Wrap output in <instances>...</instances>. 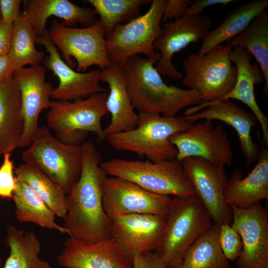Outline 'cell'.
Segmentation results:
<instances>
[{
  "instance_id": "6da1fadb",
  "label": "cell",
  "mask_w": 268,
  "mask_h": 268,
  "mask_svg": "<svg viewBox=\"0 0 268 268\" xmlns=\"http://www.w3.org/2000/svg\"><path fill=\"white\" fill-rule=\"evenodd\" d=\"M80 177L67 195V213L63 227L69 236L90 241L110 238L112 219L103 205L107 175L101 167V156L92 141L81 144Z\"/></svg>"
},
{
  "instance_id": "7a4b0ae2",
  "label": "cell",
  "mask_w": 268,
  "mask_h": 268,
  "mask_svg": "<svg viewBox=\"0 0 268 268\" xmlns=\"http://www.w3.org/2000/svg\"><path fill=\"white\" fill-rule=\"evenodd\" d=\"M160 57H129L123 65L127 78L128 93L139 113H154L175 117L182 109L202 103L199 92L168 85L164 82L154 65Z\"/></svg>"
},
{
  "instance_id": "3957f363",
  "label": "cell",
  "mask_w": 268,
  "mask_h": 268,
  "mask_svg": "<svg viewBox=\"0 0 268 268\" xmlns=\"http://www.w3.org/2000/svg\"><path fill=\"white\" fill-rule=\"evenodd\" d=\"M195 122L179 117H167L154 113H138L133 129L107 136L108 143L120 151L145 156L159 162L175 159L177 150L170 141L173 134L184 132Z\"/></svg>"
},
{
  "instance_id": "277c9868",
  "label": "cell",
  "mask_w": 268,
  "mask_h": 268,
  "mask_svg": "<svg viewBox=\"0 0 268 268\" xmlns=\"http://www.w3.org/2000/svg\"><path fill=\"white\" fill-rule=\"evenodd\" d=\"M212 221L196 194L189 197L174 196L155 253L167 268H178L187 249L212 224Z\"/></svg>"
},
{
  "instance_id": "5b68a950",
  "label": "cell",
  "mask_w": 268,
  "mask_h": 268,
  "mask_svg": "<svg viewBox=\"0 0 268 268\" xmlns=\"http://www.w3.org/2000/svg\"><path fill=\"white\" fill-rule=\"evenodd\" d=\"M107 96L105 91L73 101H52L46 115L48 127L54 131L59 140L67 144L81 145L89 132L100 140L106 139L101 121L108 113Z\"/></svg>"
},
{
  "instance_id": "8992f818",
  "label": "cell",
  "mask_w": 268,
  "mask_h": 268,
  "mask_svg": "<svg viewBox=\"0 0 268 268\" xmlns=\"http://www.w3.org/2000/svg\"><path fill=\"white\" fill-rule=\"evenodd\" d=\"M21 157L24 163L60 185L67 195L81 174V145L63 142L52 134L46 125L40 127L35 138L22 152Z\"/></svg>"
},
{
  "instance_id": "52a82bcc",
  "label": "cell",
  "mask_w": 268,
  "mask_h": 268,
  "mask_svg": "<svg viewBox=\"0 0 268 268\" xmlns=\"http://www.w3.org/2000/svg\"><path fill=\"white\" fill-rule=\"evenodd\" d=\"M100 166L106 175L128 180L152 193L173 197L195 194L181 162L176 159L152 162L116 158Z\"/></svg>"
},
{
  "instance_id": "ba28073f",
  "label": "cell",
  "mask_w": 268,
  "mask_h": 268,
  "mask_svg": "<svg viewBox=\"0 0 268 268\" xmlns=\"http://www.w3.org/2000/svg\"><path fill=\"white\" fill-rule=\"evenodd\" d=\"M232 49L222 44L204 55L191 54L183 61V83L199 92L202 103L219 101L233 89L237 68L230 58Z\"/></svg>"
},
{
  "instance_id": "9c48e42d",
  "label": "cell",
  "mask_w": 268,
  "mask_h": 268,
  "mask_svg": "<svg viewBox=\"0 0 268 268\" xmlns=\"http://www.w3.org/2000/svg\"><path fill=\"white\" fill-rule=\"evenodd\" d=\"M166 2L152 0L146 12L115 28L106 42L111 62L123 65L131 56L143 54L149 57L158 52L154 44L162 34L161 19Z\"/></svg>"
},
{
  "instance_id": "30bf717a",
  "label": "cell",
  "mask_w": 268,
  "mask_h": 268,
  "mask_svg": "<svg viewBox=\"0 0 268 268\" xmlns=\"http://www.w3.org/2000/svg\"><path fill=\"white\" fill-rule=\"evenodd\" d=\"M48 33L69 66L74 65L71 57L76 60L78 72H84L92 66L102 70L111 63L106 49L105 29L99 20L90 26L74 28L55 19Z\"/></svg>"
},
{
  "instance_id": "8fae6325",
  "label": "cell",
  "mask_w": 268,
  "mask_h": 268,
  "mask_svg": "<svg viewBox=\"0 0 268 268\" xmlns=\"http://www.w3.org/2000/svg\"><path fill=\"white\" fill-rule=\"evenodd\" d=\"M181 162L186 178L214 223L231 224L233 211L224 199L228 180L224 167L197 157H188Z\"/></svg>"
},
{
  "instance_id": "7c38bea8",
  "label": "cell",
  "mask_w": 268,
  "mask_h": 268,
  "mask_svg": "<svg viewBox=\"0 0 268 268\" xmlns=\"http://www.w3.org/2000/svg\"><path fill=\"white\" fill-rule=\"evenodd\" d=\"M103 191V207L111 219L133 213L167 215L171 203L169 196L149 192L117 177H107Z\"/></svg>"
},
{
  "instance_id": "4fadbf2b",
  "label": "cell",
  "mask_w": 268,
  "mask_h": 268,
  "mask_svg": "<svg viewBox=\"0 0 268 268\" xmlns=\"http://www.w3.org/2000/svg\"><path fill=\"white\" fill-rule=\"evenodd\" d=\"M177 150L176 159L181 161L190 157L203 158L218 166L231 165L233 153L227 133L212 121L195 122L186 131L170 137Z\"/></svg>"
},
{
  "instance_id": "5bb4252c",
  "label": "cell",
  "mask_w": 268,
  "mask_h": 268,
  "mask_svg": "<svg viewBox=\"0 0 268 268\" xmlns=\"http://www.w3.org/2000/svg\"><path fill=\"white\" fill-rule=\"evenodd\" d=\"M211 24L210 16L187 14L163 23L162 34L154 44V50L160 54L155 64L159 73L174 79H182L172 63L173 56L190 44L202 40Z\"/></svg>"
},
{
  "instance_id": "9a60e30c",
  "label": "cell",
  "mask_w": 268,
  "mask_h": 268,
  "mask_svg": "<svg viewBox=\"0 0 268 268\" xmlns=\"http://www.w3.org/2000/svg\"><path fill=\"white\" fill-rule=\"evenodd\" d=\"M231 226L241 236L242 249L236 268H268V214L258 202L242 209L232 207Z\"/></svg>"
},
{
  "instance_id": "2e32d148",
  "label": "cell",
  "mask_w": 268,
  "mask_h": 268,
  "mask_svg": "<svg viewBox=\"0 0 268 268\" xmlns=\"http://www.w3.org/2000/svg\"><path fill=\"white\" fill-rule=\"evenodd\" d=\"M12 75L20 90L24 122L20 147H27L38 132L40 113L51 106L50 98L54 88L45 80V68L39 65L16 69Z\"/></svg>"
},
{
  "instance_id": "e0dca14e",
  "label": "cell",
  "mask_w": 268,
  "mask_h": 268,
  "mask_svg": "<svg viewBox=\"0 0 268 268\" xmlns=\"http://www.w3.org/2000/svg\"><path fill=\"white\" fill-rule=\"evenodd\" d=\"M36 43L43 45L49 53L44 60V67L59 78V84L54 88L51 98L56 101H73L106 91L100 84L101 69L87 72L73 70L62 59L59 50L49 38L48 31L36 37Z\"/></svg>"
},
{
  "instance_id": "ac0fdd59",
  "label": "cell",
  "mask_w": 268,
  "mask_h": 268,
  "mask_svg": "<svg viewBox=\"0 0 268 268\" xmlns=\"http://www.w3.org/2000/svg\"><path fill=\"white\" fill-rule=\"evenodd\" d=\"M180 117L193 122L201 120H215L231 126L238 135L247 166L257 161L261 149L253 141L251 131L258 121L253 113L247 112L230 100H224L188 107L184 116Z\"/></svg>"
},
{
  "instance_id": "d6986e66",
  "label": "cell",
  "mask_w": 268,
  "mask_h": 268,
  "mask_svg": "<svg viewBox=\"0 0 268 268\" xmlns=\"http://www.w3.org/2000/svg\"><path fill=\"white\" fill-rule=\"evenodd\" d=\"M167 215L133 213L112 219L111 238L126 254L156 250L166 223Z\"/></svg>"
},
{
  "instance_id": "ffe728a7",
  "label": "cell",
  "mask_w": 268,
  "mask_h": 268,
  "mask_svg": "<svg viewBox=\"0 0 268 268\" xmlns=\"http://www.w3.org/2000/svg\"><path fill=\"white\" fill-rule=\"evenodd\" d=\"M66 268H133V257L124 253L111 238L90 241L71 236L58 256Z\"/></svg>"
},
{
  "instance_id": "44dd1931",
  "label": "cell",
  "mask_w": 268,
  "mask_h": 268,
  "mask_svg": "<svg viewBox=\"0 0 268 268\" xmlns=\"http://www.w3.org/2000/svg\"><path fill=\"white\" fill-rule=\"evenodd\" d=\"M257 131L262 149L257 163L245 178L240 169H236L228 179L224 192L226 203L231 207L246 209L268 199V150Z\"/></svg>"
},
{
  "instance_id": "7402d4cb",
  "label": "cell",
  "mask_w": 268,
  "mask_h": 268,
  "mask_svg": "<svg viewBox=\"0 0 268 268\" xmlns=\"http://www.w3.org/2000/svg\"><path fill=\"white\" fill-rule=\"evenodd\" d=\"M101 81L107 83L109 88L106 105L111 119L104 129L106 137L134 128L138 114L135 112L128 93L123 65L111 62L101 70Z\"/></svg>"
},
{
  "instance_id": "603a6c76",
  "label": "cell",
  "mask_w": 268,
  "mask_h": 268,
  "mask_svg": "<svg viewBox=\"0 0 268 268\" xmlns=\"http://www.w3.org/2000/svg\"><path fill=\"white\" fill-rule=\"evenodd\" d=\"M230 58L237 68L236 82L231 91L219 101L236 99L248 106L258 119L262 129V141L268 147V118L257 103L254 92L255 86L264 81L262 71L258 64L252 63L251 55L243 48L233 47Z\"/></svg>"
},
{
  "instance_id": "cb8c5ba5",
  "label": "cell",
  "mask_w": 268,
  "mask_h": 268,
  "mask_svg": "<svg viewBox=\"0 0 268 268\" xmlns=\"http://www.w3.org/2000/svg\"><path fill=\"white\" fill-rule=\"evenodd\" d=\"M23 131L20 92L11 75L0 82V156L20 147Z\"/></svg>"
},
{
  "instance_id": "d4e9b609",
  "label": "cell",
  "mask_w": 268,
  "mask_h": 268,
  "mask_svg": "<svg viewBox=\"0 0 268 268\" xmlns=\"http://www.w3.org/2000/svg\"><path fill=\"white\" fill-rule=\"evenodd\" d=\"M26 14L30 19L37 36L42 35L45 29L47 19L55 16L64 19L63 23L72 27L80 23L90 26L97 21L94 9L79 6L67 0H24Z\"/></svg>"
},
{
  "instance_id": "484cf974",
  "label": "cell",
  "mask_w": 268,
  "mask_h": 268,
  "mask_svg": "<svg viewBox=\"0 0 268 268\" xmlns=\"http://www.w3.org/2000/svg\"><path fill=\"white\" fill-rule=\"evenodd\" d=\"M268 6V0H257L241 5L232 10L218 26L208 31L202 39L197 54L204 55L216 46L241 33Z\"/></svg>"
},
{
  "instance_id": "4316f807",
  "label": "cell",
  "mask_w": 268,
  "mask_h": 268,
  "mask_svg": "<svg viewBox=\"0 0 268 268\" xmlns=\"http://www.w3.org/2000/svg\"><path fill=\"white\" fill-rule=\"evenodd\" d=\"M220 225L212 223L185 252L178 268H229L219 243Z\"/></svg>"
},
{
  "instance_id": "83f0119b",
  "label": "cell",
  "mask_w": 268,
  "mask_h": 268,
  "mask_svg": "<svg viewBox=\"0 0 268 268\" xmlns=\"http://www.w3.org/2000/svg\"><path fill=\"white\" fill-rule=\"evenodd\" d=\"M12 199L15 206V216L19 221L31 222L68 234L65 227L56 223L55 213L26 183L17 180Z\"/></svg>"
},
{
  "instance_id": "f1b7e54d",
  "label": "cell",
  "mask_w": 268,
  "mask_h": 268,
  "mask_svg": "<svg viewBox=\"0 0 268 268\" xmlns=\"http://www.w3.org/2000/svg\"><path fill=\"white\" fill-rule=\"evenodd\" d=\"M232 47L243 48L259 64L264 77L263 94H268V13L266 9L257 15L241 33L226 42Z\"/></svg>"
},
{
  "instance_id": "f546056e",
  "label": "cell",
  "mask_w": 268,
  "mask_h": 268,
  "mask_svg": "<svg viewBox=\"0 0 268 268\" xmlns=\"http://www.w3.org/2000/svg\"><path fill=\"white\" fill-rule=\"evenodd\" d=\"M6 234L5 242L10 254L3 268H51L39 257L41 243L33 231L9 226Z\"/></svg>"
},
{
  "instance_id": "4dcf8cb0",
  "label": "cell",
  "mask_w": 268,
  "mask_h": 268,
  "mask_svg": "<svg viewBox=\"0 0 268 268\" xmlns=\"http://www.w3.org/2000/svg\"><path fill=\"white\" fill-rule=\"evenodd\" d=\"M36 33L28 16L23 13L12 24L11 43L7 55L14 70L29 65H38L45 54L35 47Z\"/></svg>"
},
{
  "instance_id": "1f68e13d",
  "label": "cell",
  "mask_w": 268,
  "mask_h": 268,
  "mask_svg": "<svg viewBox=\"0 0 268 268\" xmlns=\"http://www.w3.org/2000/svg\"><path fill=\"white\" fill-rule=\"evenodd\" d=\"M14 173L16 179L26 183L56 216L65 218L67 213V194L60 185L25 163L15 168Z\"/></svg>"
},
{
  "instance_id": "d6a6232c",
  "label": "cell",
  "mask_w": 268,
  "mask_h": 268,
  "mask_svg": "<svg viewBox=\"0 0 268 268\" xmlns=\"http://www.w3.org/2000/svg\"><path fill=\"white\" fill-rule=\"evenodd\" d=\"M149 0H87L94 7L105 29L106 39L116 27L139 16L140 8Z\"/></svg>"
},
{
  "instance_id": "836d02e7",
  "label": "cell",
  "mask_w": 268,
  "mask_h": 268,
  "mask_svg": "<svg viewBox=\"0 0 268 268\" xmlns=\"http://www.w3.org/2000/svg\"><path fill=\"white\" fill-rule=\"evenodd\" d=\"M219 243L228 261L237 259L242 249V241L239 234L231 224L220 225Z\"/></svg>"
},
{
  "instance_id": "e575fe53",
  "label": "cell",
  "mask_w": 268,
  "mask_h": 268,
  "mask_svg": "<svg viewBox=\"0 0 268 268\" xmlns=\"http://www.w3.org/2000/svg\"><path fill=\"white\" fill-rule=\"evenodd\" d=\"M3 157V163L0 167V198L12 199L17 185L13 174V162L11 159V153H6Z\"/></svg>"
},
{
  "instance_id": "d590c367",
  "label": "cell",
  "mask_w": 268,
  "mask_h": 268,
  "mask_svg": "<svg viewBox=\"0 0 268 268\" xmlns=\"http://www.w3.org/2000/svg\"><path fill=\"white\" fill-rule=\"evenodd\" d=\"M193 0H168L162 17L161 22L165 23L185 14Z\"/></svg>"
},
{
  "instance_id": "8d00e7d4",
  "label": "cell",
  "mask_w": 268,
  "mask_h": 268,
  "mask_svg": "<svg viewBox=\"0 0 268 268\" xmlns=\"http://www.w3.org/2000/svg\"><path fill=\"white\" fill-rule=\"evenodd\" d=\"M133 268H167L155 252H147L133 256Z\"/></svg>"
},
{
  "instance_id": "74e56055",
  "label": "cell",
  "mask_w": 268,
  "mask_h": 268,
  "mask_svg": "<svg viewBox=\"0 0 268 268\" xmlns=\"http://www.w3.org/2000/svg\"><path fill=\"white\" fill-rule=\"evenodd\" d=\"M21 0H0V15L2 20L12 24L20 15Z\"/></svg>"
},
{
  "instance_id": "f35d334b",
  "label": "cell",
  "mask_w": 268,
  "mask_h": 268,
  "mask_svg": "<svg viewBox=\"0 0 268 268\" xmlns=\"http://www.w3.org/2000/svg\"><path fill=\"white\" fill-rule=\"evenodd\" d=\"M12 24L4 22L0 16V56H7L8 54L12 36Z\"/></svg>"
},
{
  "instance_id": "ab89813d",
  "label": "cell",
  "mask_w": 268,
  "mask_h": 268,
  "mask_svg": "<svg viewBox=\"0 0 268 268\" xmlns=\"http://www.w3.org/2000/svg\"><path fill=\"white\" fill-rule=\"evenodd\" d=\"M232 2H234V0H193L192 4L187 9L185 14L190 15H201L203 9L207 7L217 4L227 5Z\"/></svg>"
},
{
  "instance_id": "60d3db41",
  "label": "cell",
  "mask_w": 268,
  "mask_h": 268,
  "mask_svg": "<svg viewBox=\"0 0 268 268\" xmlns=\"http://www.w3.org/2000/svg\"><path fill=\"white\" fill-rule=\"evenodd\" d=\"M14 70L8 56H0V82L11 75Z\"/></svg>"
},
{
  "instance_id": "b9f144b4",
  "label": "cell",
  "mask_w": 268,
  "mask_h": 268,
  "mask_svg": "<svg viewBox=\"0 0 268 268\" xmlns=\"http://www.w3.org/2000/svg\"></svg>"
},
{
  "instance_id": "7bdbcfd3",
  "label": "cell",
  "mask_w": 268,
  "mask_h": 268,
  "mask_svg": "<svg viewBox=\"0 0 268 268\" xmlns=\"http://www.w3.org/2000/svg\"></svg>"
}]
</instances>
